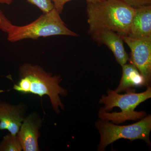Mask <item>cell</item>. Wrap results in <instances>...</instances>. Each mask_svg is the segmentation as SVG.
Instances as JSON below:
<instances>
[{
  "instance_id": "1",
  "label": "cell",
  "mask_w": 151,
  "mask_h": 151,
  "mask_svg": "<svg viewBox=\"0 0 151 151\" xmlns=\"http://www.w3.org/2000/svg\"><path fill=\"white\" fill-rule=\"evenodd\" d=\"M86 3L90 35L103 31H111L121 36L128 35L135 9L119 0Z\"/></svg>"
},
{
  "instance_id": "2",
  "label": "cell",
  "mask_w": 151,
  "mask_h": 151,
  "mask_svg": "<svg viewBox=\"0 0 151 151\" xmlns=\"http://www.w3.org/2000/svg\"><path fill=\"white\" fill-rule=\"evenodd\" d=\"M18 75L19 79L17 84H14V90L22 94L37 95L41 98L48 96L52 109L57 113H60V109H64L60 96L65 97L68 92L60 85L61 76L53 75L39 65L29 63L20 66Z\"/></svg>"
},
{
  "instance_id": "3",
  "label": "cell",
  "mask_w": 151,
  "mask_h": 151,
  "mask_svg": "<svg viewBox=\"0 0 151 151\" xmlns=\"http://www.w3.org/2000/svg\"><path fill=\"white\" fill-rule=\"evenodd\" d=\"M141 93L127 92L120 94L115 90L109 89L107 95L101 96L99 103L104 105L98 112V117L101 120L120 124L128 120L136 121L147 116L145 111H136L135 109L151 97V86Z\"/></svg>"
},
{
  "instance_id": "4",
  "label": "cell",
  "mask_w": 151,
  "mask_h": 151,
  "mask_svg": "<svg viewBox=\"0 0 151 151\" xmlns=\"http://www.w3.org/2000/svg\"><path fill=\"white\" fill-rule=\"evenodd\" d=\"M60 14L55 9L43 13L34 21L24 26L12 24L6 32L7 40L16 42L25 39H37L41 37L56 35L77 37L62 20Z\"/></svg>"
},
{
  "instance_id": "5",
  "label": "cell",
  "mask_w": 151,
  "mask_h": 151,
  "mask_svg": "<svg viewBox=\"0 0 151 151\" xmlns=\"http://www.w3.org/2000/svg\"><path fill=\"white\" fill-rule=\"evenodd\" d=\"M95 126L100 137L98 151L105 150L109 145L122 139L131 141L142 140L150 146L151 115L146 116L139 122L131 125L119 126L100 119L95 122Z\"/></svg>"
},
{
  "instance_id": "6",
  "label": "cell",
  "mask_w": 151,
  "mask_h": 151,
  "mask_svg": "<svg viewBox=\"0 0 151 151\" xmlns=\"http://www.w3.org/2000/svg\"><path fill=\"white\" fill-rule=\"evenodd\" d=\"M131 51L130 61L139 70L145 80V86L151 82V37L136 39L121 36Z\"/></svg>"
},
{
  "instance_id": "7",
  "label": "cell",
  "mask_w": 151,
  "mask_h": 151,
  "mask_svg": "<svg viewBox=\"0 0 151 151\" xmlns=\"http://www.w3.org/2000/svg\"><path fill=\"white\" fill-rule=\"evenodd\" d=\"M43 119L37 113L34 112L26 117L17 136L24 151H39L40 129Z\"/></svg>"
},
{
  "instance_id": "8",
  "label": "cell",
  "mask_w": 151,
  "mask_h": 151,
  "mask_svg": "<svg viewBox=\"0 0 151 151\" xmlns=\"http://www.w3.org/2000/svg\"><path fill=\"white\" fill-rule=\"evenodd\" d=\"M27 109L24 103L12 105L0 100V130L17 136L27 116Z\"/></svg>"
},
{
  "instance_id": "9",
  "label": "cell",
  "mask_w": 151,
  "mask_h": 151,
  "mask_svg": "<svg viewBox=\"0 0 151 151\" xmlns=\"http://www.w3.org/2000/svg\"><path fill=\"white\" fill-rule=\"evenodd\" d=\"M91 36L99 44L105 45L111 50L121 66L127 63L129 55L124 48V41L121 35L111 31H103Z\"/></svg>"
},
{
  "instance_id": "10",
  "label": "cell",
  "mask_w": 151,
  "mask_h": 151,
  "mask_svg": "<svg viewBox=\"0 0 151 151\" xmlns=\"http://www.w3.org/2000/svg\"><path fill=\"white\" fill-rule=\"evenodd\" d=\"M127 36L136 39L151 37V5L135 9Z\"/></svg>"
},
{
  "instance_id": "11",
  "label": "cell",
  "mask_w": 151,
  "mask_h": 151,
  "mask_svg": "<svg viewBox=\"0 0 151 151\" xmlns=\"http://www.w3.org/2000/svg\"><path fill=\"white\" fill-rule=\"evenodd\" d=\"M122 75L119 86L115 92L120 93L124 91L127 92H135L132 89L135 86H145V80L137 68L133 64H124L122 66Z\"/></svg>"
},
{
  "instance_id": "12",
  "label": "cell",
  "mask_w": 151,
  "mask_h": 151,
  "mask_svg": "<svg viewBox=\"0 0 151 151\" xmlns=\"http://www.w3.org/2000/svg\"><path fill=\"white\" fill-rule=\"evenodd\" d=\"M21 145L17 136L9 133L3 137L0 142V151H21Z\"/></svg>"
},
{
  "instance_id": "13",
  "label": "cell",
  "mask_w": 151,
  "mask_h": 151,
  "mask_svg": "<svg viewBox=\"0 0 151 151\" xmlns=\"http://www.w3.org/2000/svg\"><path fill=\"white\" fill-rule=\"evenodd\" d=\"M28 2L36 6L43 13L48 12L54 8L52 0H27Z\"/></svg>"
},
{
  "instance_id": "14",
  "label": "cell",
  "mask_w": 151,
  "mask_h": 151,
  "mask_svg": "<svg viewBox=\"0 0 151 151\" xmlns=\"http://www.w3.org/2000/svg\"><path fill=\"white\" fill-rule=\"evenodd\" d=\"M133 8H139L151 5V0H119Z\"/></svg>"
},
{
  "instance_id": "15",
  "label": "cell",
  "mask_w": 151,
  "mask_h": 151,
  "mask_svg": "<svg viewBox=\"0 0 151 151\" xmlns=\"http://www.w3.org/2000/svg\"><path fill=\"white\" fill-rule=\"evenodd\" d=\"M10 21L0 9V30L6 33L9 28L12 25Z\"/></svg>"
},
{
  "instance_id": "16",
  "label": "cell",
  "mask_w": 151,
  "mask_h": 151,
  "mask_svg": "<svg viewBox=\"0 0 151 151\" xmlns=\"http://www.w3.org/2000/svg\"><path fill=\"white\" fill-rule=\"evenodd\" d=\"M54 5V9H55L60 14L62 13L63 11V8L65 4L68 2L72 1V0H52ZM86 2H95L100 1L102 0H85Z\"/></svg>"
},
{
  "instance_id": "17",
  "label": "cell",
  "mask_w": 151,
  "mask_h": 151,
  "mask_svg": "<svg viewBox=\"0 0 151 151\" xmlns=\"http://www.w3.org/2000/svg\"><path fill=\"white\" fill-rule=\"evenodd\" d=\"M13 0H0V3L9 5L12 3Z\"/></svg>"
}]
</instances>
